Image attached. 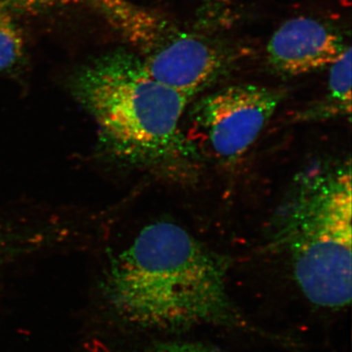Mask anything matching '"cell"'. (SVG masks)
<instances>
[{"label":"cell","instance_id":"obj_4","mask_svg":"<svg viewBox=\"0 0 352 352\" xmlns=\"http://www.w3.org/2000/svg\"><path fill=\"white\" fill-rule=\"evenodd\" d=\"M132 48L146 71L193 98L226 71L228 54L214 41L129 0H89Z\"/></svg>","mask_w":352,"mask_h":352},{"label":"cell","instance_id":"obj_8","mask_svg":"<svg viewBox=\"0 0 352 352\" xmlns=\"http://www.w3.org/2000/svg\"><path fill=\"white\" fill-rule=\"evenodd\" d=\"M12 13L0 7V73L15 68L24 57V36Z\"/></svg>","mask_w":352,"mask_h":352},{"label":"cell","instance_id":"obj_3","mask_svg":"<svg viewBox=\"0 0 352 352\" xmlns=\"http://www.w3.org/2000/svg\"><path fill=\"white\" fill-rule=\"evenodd\" d=\"M351 175L349 160L308 168L273 220L272 244L289 256L303 295L318 307L351 302Z\"/></svg>","mask_w":352,"mask_h":352},{"label":"cell","instance_id":"obj_10","mask_svg":"<svg viewBox=\"0 0 352 352\" xmlns=\"http://www.w3.org/2000/svg\"><path fill=\"white\" fill-rule=\"evenodd\" d=\"M146 352H226L196 342H170L157 344Z\"/></svg>","mask_w":352,"mask_h":352},{"label":"cell","instance_id":"obj_2","mask_svg":"<svg viewBox=\"0 0 352 352\" xmlns=\"http://www.w3.org/2000/svg\"><path fill=\"white\" fill-rule=\"evenodd\" d=\"M101 139L122 161L179 170L199 159L180 122L188 95L157 82L131 51H113L82 67L72 82Z\"/></svg>","mask_w":352,"mask_h":352},{"label":"cell","instance_id":"obj_6","mask_svg":"<svg viewBox=\"0 0 352 352\" xmlns=\"http://www.w3.org/2000/svg\"><path fill=\"white\" fill-rule=\"evenodd\" d=\"M349 47L344 34L330 23L293 18L271 36L266 60L278 75L303 76L332 66Z\"/></svg>","mask_w":352,"mask_h":352},{"label":"cell","instance_id":"obj_5","mask_svg":"<svg viewBox=\"0 0 352 352\" xmlns=\"http://www.w3.org/2000/svg\"><path fill=\"white\" fill-rule=\"evenodd\" d=\"M284 96L283 90L252 83L221 88L197 101L192 126L212 156L234 162L256 142Z\"/></svg>","mask_w":352,"mask_h":352},{"label":"cell","instance_id":"obj_9","mask_svg":"<svg viewBox=\"0 0 352 352\" xmlns=\"http://www.w3.org/2000/svg\"><path fill=\"white\" fill-rule=\"evenodd\" d=\"M83 0H0V7L11 12H38L54 7L78 3Z\"/></svg>","mask_w":352,"mask_h":352},{"label":"cell","instance_id":"obj_1","mask_svg":"<svg viewBox=\"0 0 352 352\" xmlns=\"http://www.w3.org/2000/svg\"><path fill=\"white\" fill-rule=\"evenodd\" d=\"M227 270L226 259L186 229L155 222L113 259L105 292L119 314L140 325L173 331L233 325L238 314Z\"/></svg>","mask_w":352,"mask_h":352},{"label":"cell","instance_id":"obj_11","mask_svg":"<svg viewBox=\"0 0 352 352\" xmlns=\"http://www.w3.org/2000/svg\"><path fill=\"white\" fill-rule=\"evenodd\" d=\"M14 241L10 240L6 234L0 231V265L3 263L4 259L8 258L9 254L15 251V248L12 247Z\"/></svg>","mask_w":352,"mask_h":352},{"label":"cell","instance_id":"obj_7","mask_svg":"<svg viewBox=\"0 0 352 352\" xmlns=\"http://www.w3.org/2000/svg\"><path fill=\"white\" fill-rule=\"evenodd\" d=\"M329 74L328 90L320 102L308 109L302 118L307 119H329L344 117L349 119L351 113V47L335 62Z\"/></svg>","mask_w":352,"mask_h":352}]
</instances>
